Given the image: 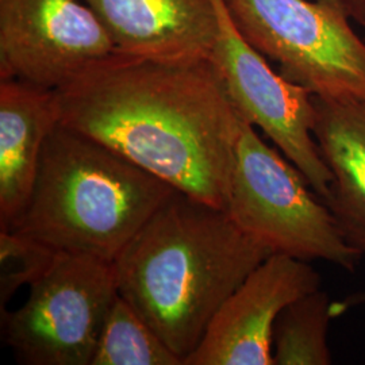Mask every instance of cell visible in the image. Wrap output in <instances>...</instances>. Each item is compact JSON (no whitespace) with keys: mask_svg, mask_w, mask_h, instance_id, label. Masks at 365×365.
<instances>
[{"mask_svg":"<svg viewBox=\"0 0 365 365\" xmlns=\"http://www.w3.org/2000/svg\"><path fill=\"white\" fill-rule=\"evenodd\" d=\"M319 288L321 276L309 261L272 253L222 303L184 365H274L279 314Z\"/></svg>","mask_w":365,"mask_h":365,"instance_id":"cell-9","label":"cell"},{"mask_svg":"<svg viewBox=\"0 0 365 365\" xmlns=\"http://www.w3.org/2000/svg\"><path fill=\"white\" fill-rule=\"evenodd\" d=\"M115 52L182 60L210 57L217 34L212 0H86Z\"/></svg>","mask_w":365,"mask_h":365,"instance_id":"cell-10","label":"cell"},{"mask_svg":"<svg viewBox=\"0 0 365 365\" xmlns=\"http://www.w3.org/2000/svg\"><path fill=\"white\" fill-rule=\"evenodd\" d=\"M176 191L117 150L58 123L13 230L57 252L114 262Z\"/></svg>","mask_w":365,"mask_h":365,"instance_id":"cell-3","label":"cell"},{"mask_svg":"<svg viewBox=\"0 0 365 365\" xmlns=\"http://www.w3.org/2000/svg\"><path fill=\"white\" fill-rule=\"evenodd\" d=\"M309 187L302 172L244 119L226 207L232 221L272 253L327 261L353 272L363 257Z\"/></svg>","mask_w":365,"mask_h":365,"instance_id":"cell-4","label":"cell"},{"mask_svg":"<svg viewBox=\"0 0 365 365\" xmlns=\"http://www.w3.org/2000/svg\"><path fill=\"white\" fill-rule=\"evenodd\" d=\"M314 137L331 173L325 203L365 259V103L314 96Z\"/></svg>","mask_w":365,"mask_h":365,"instance_id":"cell-12","label":"cell"},{"mask_svg":"<svg viewBox=\"0 0 365 365\" xmlns=\"http://www.w3.org/2000/svg\"><path fill=\"white\" fill-rule=\"evenodd\" d=\"M60 123L57 92L0 78V230L25 214L48 137Z\"/></svg>","mask_w":365,"mask_h":365,"instance_id":"cell-11","label":"cell"},{"mask_svg":"<svg viewBox=\"0 0 365 365\" xmlns=\"http://www.w3.org/2000/svg\"><path fill=\"white\" fill-rule=\"evenodd\" d=\"M337 302L317 289L291 302L279 314L272 334L274 365H329L330 321L339 317Z\"/></svg>","mask_w":365,"mask_h":365,"instance_id":"cell-13","label":"cell"},{"mask_svg":"<svg viewBox=\"0 0 365 365\" xmlns=\"http://www.w3.org/2000/svg\"><path fill=\"white\" fill-rule=\"evenodd\" d=\"M115 53L80 0H0V78L58 90Z\"/></svg>","mask_w":365,"mask_h":365,"instance_id":"cell-8","label":"cell"},{"mask_svg":"<svg viewBox=\"0 0 365 365\" xmlns=\"http://www.w3.org/2000/svg\"><path fill=\"white\" fill-rule=\"evenodd\" d=\"M353 21L365 26V0H345Z\"/></svg>","mask_w":365,"mask_h":365,"instance_id":"cell-16","label":"cell"},{"mask_svg":"<svg viewBox=\"0 0 365 365\" xmlns=\"http://www.w3.org/2000/svg\"><path fill=\"white\" fill-rule=\"evenodd\" d=\"M217 34L210 60L240 115L259 128L306 178L322 200L331 173L314 137V96L274 72L235 25L225 0H212Z\"/></svg>","mask_w":365,"mask_h":365,"instance_id":"cell-7","label":"cell"},{"mask_svg":"<svg viewBox=\"0 0 365 365\" xmlns=\"http://www.w3.org/2000/svg\"><path fill=\"white\" fill-rule=\"evenodd\" d=\"M91 365H182L120 295L107 314Z\"/></svg>","mask_w":365,"mask_h":365,"instance_id":"cell-14","label":"cell"},{"mask_svg":"<svg viewBox=\"0 0 365 365\" xmlns=\"http://www.w3.org/2000/svg\"><path fill=\"white\" fill-rule=\"evenodd\" d=\"M361 304H365V291L356 292V294L349 295L346 299L337 302V306H339L341 315L344 313H346L349 309L356 307V306H361Z\"/></svg>","mask_w":365,"mask_h":365,"instance_id":"cell-17","label":"cell"},{"mask_svg":"<svg viewBox=\"0 0 365 365\" xmlns=\"http://www.w3.org/2000/svg\"><path fill=\"white\" fill-rule=\"evenodd\" d=\"M118 297L114 262L58 252L26 302L1 313L3 339L21 364L91 365Z\"/></svg>","mask_w":365,"mask_h":365,"instance_id":"cell-6","label":"cell"},{"mask_svg":"<svg viewBox=\"0 0 365 365\" xmlns=\"http://www.w3.org/2000/svg\"><path fill=\"white\" fill-rule=\"evenodd\" d=\"M56 92L63 126L226 210L244 118L209 57L115 52Z\"/></svg>","mask_w":365,"mask_h":365,"instance_id":"cell-1","label":"cell"},{"mask_svg":"<svg viewBox=\"0 0 365 365\" xmlns=\"http://www.w3.org/2000/svg\"><path fill=\"white\" fill-rule=\"evenodd\" d=\"M242 36L280 75L325 101L365 103V39L345 0H225Z\"/></svg>","mask_w":365,"mask_h":365,"instance_id":"cell-5","label":"cell"},{"mask_svg":"<svg viewBox=\"0 0 365 365\" xmlns=\"http://www.w3.org/2000/svg\"><path fill=\"white\" fill-rule=\"evenodd\" d=\"M58 252L15 230H0L1 310L16 291L31 286L48 272Z\"/></svg>","mask_w":365,"mask_h":365,"instance_id":"cell-15","label":"cell"},{"mask_svg":"<svg viewBox=\"0 0 365 365\" xmlns=\"http://www.w3.org/2000/svg\"><path fill=\"white\" fill-rule=\"evenodd\" d=\"M271 255L226 210L176 191L114 261L118 291L184 365L222 303Z\"/></svg>","mask_w":365,"mask_h":365,"instance_id":"cell-2","label":"cell"}]
</instances>
